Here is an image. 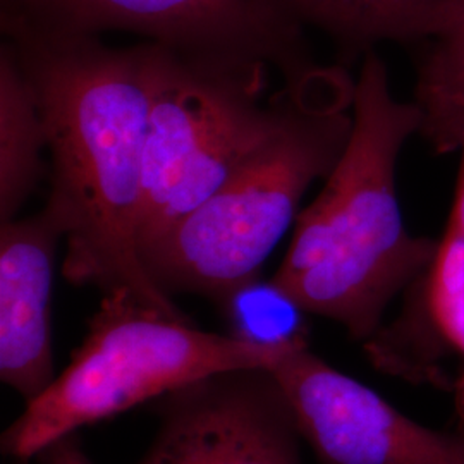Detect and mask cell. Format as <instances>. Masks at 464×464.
Returning <instances> with one entry per match:
<instances>
[{"label":"cell","mask_w":464,"mask_h":464,"mask_svg":"<svg viewBox=\"0 0 464 464\" xmlns=\"http://www.w3.org/2000/svg\"><path fill=\"white\" fill-rule=\"evenodd\" d=\"M155 45L140 255L210 198L276 131L284 112V92L262 105L270 71L264 63Z\"/></svg>","instance_id":"obj_5"},{"label":"cell","mask_w":464,"mask_h":464,"mask_svg":"<svg viewBox=\"0 0 464 464\" xmlns=\"http://www.w3.org/2000/svg\"><path fill=\"white\" fill-rule=\"evenodd\" d=\"M303 30L325 34L339 66L373 52L379 44L420 45L439 34L461 0H270Z\"/></svg>","instance_id":"obj_10"},{"label":"cell","mask_w":464,"mask_h":464,"mask_svg":"<svg viewBox=\"0 0 464 464\" xmlns=\"http://www.w3.org/2000/svg\"><path fill=\"white\" fill-rule=\"evenodd\" d=\"M351 111L348 145L299 212L272 281L306 314L331 318L366 344L389 303L431 268L439 243L410 234L402 220L396 167L421 117L413 102L394 99L375 50L362 59Z\"/></svg>","instance_id":"obj_2"},{"label":"cell","mask_w":464,"mask_h":464,"mask_svg":"<svg viewBox=\"0 0 464 464\" xmlns=\"http://www.w3.org/2000/svg\"><path fill=\"white\" fill-rule=\"evenodd\" d=\"M218 310L237 339L264 346H308L306 312L272 279L245 284Z\"/></svg>","instance_id":"obj_13"},{"label":"cell","mask_w":464,"mask_h":464,"mask_svg":"<svg viewBox=\"0 0 464 464\" xmlns=\"http://www.w3.org/2000/svg\"><path fill=\"white\" fill-rule=\"evenodd\" d=\"M0 26L69 36L128 32L184 53L264 63L285 86L324 69L306 30L270 0H0Z\"/></svg>","instance_id":"obj_6"},{"label":"cell","mask_w":464,"mask_h":464,"mask_svg":"<svg viewBox=\"0 0 464 464\" xmlns=\"http://www.w3.org/2000/svg\"><path fill=\"white\" fill-rule=\"evenodd\" d=\"M2 34L44 117L52 157L45 210L66 241L64 277L102 295L126 289L189 320L150 281L136 245L157 45L116 49L100 36L26 28Z\"/></svg>","instance_id":"obj_1"},{"label":"cell","mask_w":464,"mask_h":464,"mask_svg":"<svg viewBox=\"0 0 464 464\" xmlns=\"http://www.w3.org/2000/svg\"><path fill=\"white\" fill-rule=\"evenodd\" d=\"M459 408H461V415L464 418V381L461 382V387H459Z\"/></svg>","instance_id":"obj_15"},{"label":"cell","mask_w":464,"mask_h":464,"mask_svg":"<svg viewBox=\"0 0 464 464\" xmlns=\"http://www.w3.org/2000/svg\"><path fill=\"white\" fill-rule=\"evenodd\" d=\"M423 47L411 100L421 117L418 134L446 155L464 143V0Z\"/></svg>","instance_id":"obj_12"},{"label":"cell","mask_w":464,"mask_h":464,"mask_svg":"<svg viewBox=\"0 0 464 464\" xmlns=\"http://www.w3.org/2000/svg\"><path fill=\"white\" fill-rule=\"evenodd\" d=\"M47 133L34 88L7 45L0 49V224L16 218L44 178Z\"/></svg>","instance_id":"obj_11"},{"label":"cell","mask_w":464,"mask_h":464,"mask_svg":"<svg viewBox=\"0 0 464 464\" xmlns=\"http://www.w3.org/2000/svg\"><path fill=\"white\" fill-rule=\"evenodd\" d=\"M459 151H461V160H459V170H458L454 203L449 216L448 232H452L454 236L461 237L464 241V143Z\"/></svg>","instance_id":"obj_14"},{"label":"cell","mask_w":464,"mask_h":464,"mask_svg":"<svg viewBox=\"0 0 464 464\" xmlns=\"http://www.w3.org/2000/svg\"><path fill=\"white\" fill-rule=\"evenodd\" d=\"M140 464H303L301 433L268 368L234 370L167 392Z\"/></svg>","instance_id":"obj_7"},{"label":"cell","mask_w":464,"mask_h":464,"mask_svg":"<svg viewBox=\"0 0 464 464\" xmlns=\"http://www.w3.org/2000/svg\"><path fill=\"white\" fill-rule=\"evenodd\" d=\"M61 239L45 208L0 224V377L26 402L53 382L50 298Z\"/></svg>","instance_id":"obj_9"},{"label":"cell","mask_w":464,"mask_h":464,"mask_svg":"<svg viewBox=\"0 0 464 464\" xmlns=\"http://www.w3.org/2000/svg\"><path fill=\"white\" fill-rule=\"evenodd\" d=\"M324 67L312 82L285 86L276 131L216 193L157 243L141 251L143 268L167 296L198 295L220 306L262 266L296 224L308 188L325 179L353 131V82Z\"/></svg>","instance_id":"obj_3"},{"label":"cell","mask_w":464,"mask_h":464,"mask_svg":"<svg viewBox=\"0 0 464 464\" xmlns=\"http://www.w3.org/2000/svg\"><path fill=\"white\" fill-rule=\"evenodd\" d=\"M308 346H264L199 331L126 289L102 295L83 344L66 370L2 435V450L32 459L74 431L193 382L234 370L272 368Z\"/></svg>","instance_id":"obj_4"},{"label":"cell","mask_w":464,"mask_h":464,"mask_svg":"<svg viewBox=\"0 0 464 464\" xmlns=\"http://www.w3.org/2000/svg\"><path fill=\"white\" fill-rule=\"evenodd\" d=\"M299 433L325 464H464V433L421 427L310 348L268 368Z\"/></svg>","instance_id":"obj_8"}]
</instances>
